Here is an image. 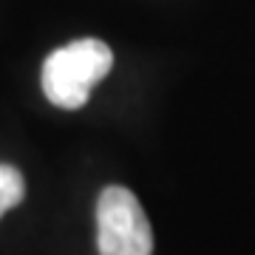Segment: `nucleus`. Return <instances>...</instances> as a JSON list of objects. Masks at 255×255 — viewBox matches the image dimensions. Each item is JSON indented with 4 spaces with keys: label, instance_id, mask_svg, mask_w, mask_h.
Wrapping results in <instances>:
<instances>
[{
    "label": "nucleus",
    "instance_id": "1",
    "mask_svg": "<svg viewBox=\"0 0 255 255\" xmlns=\"http://www.w3.org/2000/svg\"><path fill=\"white\" fill-rule=\"evenodd\" d=\"M114 68V51L97 37H82L57 48L43 63V94L51 105L63 111H80L97 82Z\"/></svg>",
    "mask_w": 255,
    "mask_h": 255
},
{
    "label": "nucleus",
    "instance_id": "2",
    "mask_svg": "<svg viewBox=\"0 0 255 255\" xmlns=\"http://www.w3.org/2000/svg\"><path fill=\"white\" fill-rule=\"evenodd\" d=\"M97 250L100 255H150L153 233L139 199L128 187L111 184L97 199Z\"/></svg>",
    "mask_w": 255,
    "mask_h": 255
},
{
    "label": "nucleus",
    "instance_id": "3",
    "mask_svg": "<svg viewBox=\"0 0 255 255\" xmlns=\"http://www.w3.org/2000/svg\"><path fill=\"white\" fill-rule=\"evenodd\" d=\"M26 199V179L17 167L11 164H0V219L3 213L11 207H17Z\"/></svg>",
    "mask_w": 255,
    "mask_h": 255
}]
</instances>
